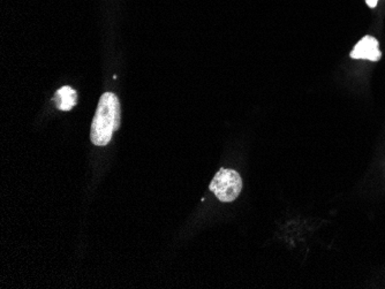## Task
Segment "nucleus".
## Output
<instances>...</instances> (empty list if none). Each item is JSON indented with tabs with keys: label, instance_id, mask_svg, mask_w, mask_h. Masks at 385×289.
Wrapping results in <instances>:
<instances>
[{
	"label": "nucleus",
	"instance_id": "nucleus-5",
	"mask_svg": "<svg viewBox=\"0 0 385 289\" xmlns=\"http://www.w3.org/2000/svg\"><path fill=\"white\" fill-rule=\"evenodd\" d=\"M366 3H367V5H368L370 8H375V7L377 6L379 0H366Z\"/></svg>",
	"mask_w": 385,
	"mask_h": 289
},
{
	"label": "nucleus",
	"instance_id": "nucleus-4",
	"mask_svg": "<svg viewBox=\"0 0 385 289\" xmlns=\"http://www.w3.org/2000/svg\"><path fill=\"white\" fill-rule=\"evenodd\" d=\"M58 109L64 112L71 111L78 102V94L69 85H64L56 92L54 98Z\"/></svg>",
	"mask_w": 385,
	"mask_h": 289
},
{
	"label": "nucleus",
	"instance_id": "nucleus-3",
	"mask_svg": "<svg viewBox=\"0 0 385 289\" xmlns=\"http://www.w3.org/2000/svg\"><path fill=\"white\" fill-rule=\"evenodd\" d=\"M352 59H363L369 62H379L382 58V52L379 51V43L372 36H365L355 45L351 52Z\"/></svg>",
	"mask_w": 385,
	"mask_h": 289
},
{
	"label": "nucleus",
	"instance_id": "nucleus-1",
	"mask_svg": "<svg viewBox=\"0 0 385 289\" xmlns=\"http://www.w3.org/2000/svg\"><path fill=\"white\" fill-rule=\"evenodd\" d=\"M120 103L115 94L105 92L98 102L92 120L90 139L97 146H108L112 135L120 126Z\"/></svg>",
	"mask_w": 385,
	"mask_h": 289
},
{
	"label": "nucleus",
	"instance_id": "nucleus-2",
	"mask_svg": "<svg viewBox=\"0 0 385 289\" xmlns=\"http://www.w3.org/2000/svg\"><path fill=\"white\" fill-rule=\"evenodd\" d=\"M210 191L223 203L236 201L243 189V179L237 170L220 168L213 177L209 186Z\"/></svg>",
	"mask_w": 385,
	"mask_h": 289
}]
</instances>
